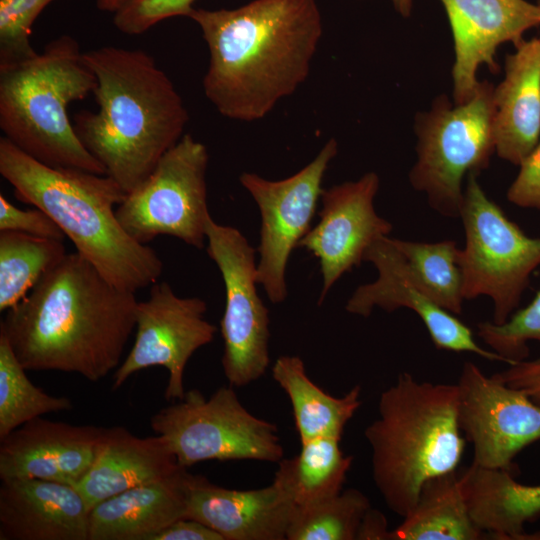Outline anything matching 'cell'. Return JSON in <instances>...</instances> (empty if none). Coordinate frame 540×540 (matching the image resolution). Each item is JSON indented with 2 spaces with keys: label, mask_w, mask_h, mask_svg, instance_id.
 <instances>
[{
  "label": "cell",
  "mask_w": 540,
  "mask_h": 540,
  "mask_svg": "<svg viewBox=\"0 0 540 540\" xmlns=\"http://www.w3.org/2000/svg\"><path fill=\"white\" fill-rule=\"evenodd\" d=\"M137 303L134 292L69 253L5 311L0 332L27 371L76 373L97 382L119 367Z\"/></svg>",
  "instance_id": "1"
},
{
  "label": "cell",
  "mask_w": 540,
  "mask_h": 540,
  "mask_svg": "<svg viewBox=\"0 0 540 540\" xmlns=\"http://www.w3.org/2000/svg\"><path fill=\"white\" fill-rule=\"evenodd\" d=\"M209 49L207 99L224 117L264 118L309 76L323 33L316 0H253L236 9L192 8Z\"/></svg>",
  "instance_id": "2"
},
{
  "label": "cell",
  "mask_w": 540,
  "mask_h": 540,
  "mask_svg": "<svg viewBox=\"0 0 540 540\" xmlns=\"http://www.w3.org/2000/svg\"><path fill=\"white\" fill-rule=\"evenodd\" d=\"M83 56L96 77L98 111L79 112L75 131L105 175L129 193L183 137L188 111L147 52L103 46Z\"/></svg>",
  "instance_id": "3"
},
{
  "label": "cell",
  "mask_w": 540,
  "mask_h": 540,
  "mask_svg": "<svg viewBox=\"0 0 540 540\" xmlns=\"http://www.w3.org/2000/svg\"><path fill=\"white\" fill-rule=\"evenodd\" d=\"M0 174L16 198L46 212L82 257L116 287L136 293L157 282L163 262L116 216L127 193L109 176L46 165L0 138Z\"/></svg>",
  "instance_id": "4"
},
{
  "label": "cell",
  "mask_w": 540,
  "mask_h": 540,
  "mask_svg": "<svg viewBox=\"0 0 540 540\" xmlns=\"http://www.w3.org/2000/svg\"><path fill=\"white\" fill-rule=\"evenodd\" d=\"M460 432L457 384L403 372L380 394L378 418L364 435L373 481L392 512L404 518L428 479L456 470L465 449Z\"/></svg>",
  "instance_id": "5"
},
{
  "label": "cell",
  "mask_w": 540,
  "mask_h": 540,
  "mask_svg": "<svg viewBox=\"0 0 540 540\" xmlns=\"http://www.w3.org/2000/svg\"><path fill=\"white\" fill-rule=\"evenodd\" d=\"M95 87L96 77L69 35L52 40L31 58L0 65L4 137L46 165L105 174L68 115L69 104L83 100Z\"/></svg>",
  "instance_id": "6"
},
{
  "label": "cell",
  "mask_w": 540,
  "mask_h": 540,
  "mask_svg": "<svg viewBox=\"0 0 540 540\" xmlns=\"http://www.w3.org/2000/svg\"><path fill=\"white\" fill-rule=\"evenodd\" d=\"M493 91L494 85L482 80L469 101L455 104L441 94L415 116L417 160L409 181L442 216L459 218L464 177L479 176L495 153Z\"/></svg>",
  "instance_id": "7"
},
{
  "label": "cell",
  "mask_w": 540,
  "mask_h": 540,
  "mask_svg": "<svg viewBox=\"0 0 540 540\" xmlns=\"http://www.w3.org/2000/svg\"><path fill=\"white\" fill-rule=\"evenodd\" d=\"M465 246L460 248L465 300L488 296L494 324H503L517 309L533 271L540 266V238L530 237L492 201L469 174L460 216Z\"/></svg>",
  "instance_id": "8"
},
{
  "label": "cell",
  "mask_w": 540,
  "mask_h": 540,
  "mask_svg": "<svg viewBox=\"0 0 540 540\" xmlns=\"http://www.w3.org/2000/svg\"><path fill=\"white\" fill-rule=\"evenodd\" d=\"M150 426L185 468L207 460L278 463L284 457L277 426L251 414L231 385L209 398L198 389L185 392L183 399L156 412Z\"/></svg>",
  "instance_id": "9"
},
{
  "label": "cell",
  "mask_w": 540,
  "mask_h": 540,
  "mask_svg": "<svg viewBox=\"0 0 540 540\" xmlns=\"http://www.w3.org/2000/svg\"><path fill=\"white\" fill-rule=\"evenodd\" d=\"M208 161L206 146L184 134L117 206V219L128 235L141 244L168 235L202 249L211 216L207 205Z\"/></svg>",
  "instance_id": "10"
},
{
  "label": "cell",
  "mask_w": 540,
  "mask_h": 540,
  "mask_svg": "<svg viewBox=\"0 0 540 540\" xmlns=\"http://www.w3.org/2000/svg\"><path fill=\"white\" fill-rule=\"evenodd\" d=\"M206 240L207 253L225 285L220 320L223 372L231 386H246L262 377L270 363V319L256 288V250L238 229L218 224L211 216L206 222Z\"/></svg>",
  "instance_id": "11"
},
{
  "label": "cell",
  "mask_w": 540,
  "mask_h": 540,
  "mask_svg": "<svg viewBox=\"0 0 540 540\" xmlns=\"http://www.w3.org/2000/svg\"><path fill=\"white\" fill-rule=\"evenodd\" d=\"M337 152V141L332 138L309 164L288 178L272 181L255 173L240 175V183L255 200L261 216L257 283L274 304L287 297L289 257L311 229L323 177Z\"/></svg>",
  "instance_id": "12"
},
{
  "label": "cell",
  "mask_w": 540,
  "mask_h": 540,
  "mask_svg": "<svg viewBox=\"0 0 540 540\" xmlns=\"http://www.w3.org/2000/svg\"><path fill=\"white\" fill-rule=\"evenodd\" d=\"M206 311L203 299L180 297L165 281L153 283L149 297L137 303L135 341L114 372L112 389L137 371L162 366L169 373L165 399H183L186 364L217 333V327L205 319Z\"/></svg>",
  "instance_id": "13"
},
{
  "label": "cell",
  "mask_w": 540,
  "mask_h": 540,
  "mask_svg": "<svg viewBox=\"0 0 540 540\" xmlns=\"http://www.w3.org/2000/svg\"><path fill=\"white\" fill-rule=\"evenodd\" d=\"M457 387L458 423L473 444L472 463L511 471L516 455L540 440V404L472 362L463 364Z\"/></svg>",
  "instance_id": "14"
},
{
  "label": "cell",
  "mask_w": 540,
  "mask_h": 540,
  "mask_svg": "<svg viewBox=\"0 0 540 540\" xmlns=\"http://www.w3.org/2000/svg\"><path fill=\"white\" fill-rule=\"evenodd\" d=\"M379 184L378 175L368 172L322 191L319 222L298 244L319 261L323 285L318 304L344 273L364 261L371 244L391 233L392 224L374 208Z\"/></svg>",
  "instance_id": "15"
},
{
  "label": "cell",
  "mask_w": 540,
  "mask_h": 540,
  "mask_svg": "<svg viewBox=\"0 0 540 540\" xmlns=\"http://www.w3.org/2000/svg\"><path fill=\"white\" fill-rule=\"evenodd\" d=\"M364 261L374 265L378 277L356 288L345 306L348 313L368 317L376 307L386 312L408 308L422 320L437 349L474 353L509 365L496 352L482 348L467 325L426 293L391 237H381L371 244L364 254Z\"/></svg>",
  "instance_id": "16"
},
{
  "label": "cell",
  "mask_w": 540,
  "mask_h": 540,
  "mask_svg": "<svg viewBox=\"0 0 540 540\" xmlns=\"http://www.w3.org/2000/svg\"><path fill=\"white\" fill-rule=\"evenodd\" d=\"M452 31L453 102L463 104L475 94L477 71L485 65L500 71L496 53L504 43L515 47L524 34L540 25L538 4L526 0H440Z\"/></svg>",
  "instance_id": "17"
},
{
  "label": "cell",
  "mask_w": 540,
  "mask_h": 540,
  "mask_svg": "<svg viewBox=\"0 0 540 540\" xmlns=\"http://www.w3.org/2000/svg\"><path fill=\"white\" fill-rule=\"evenodd\" d=\"M108 428L37 417L0 439V479H42L76 486L91 468Z\"/></svg>",
  "instance_id": "18"
},
{
  "label": "cell",
  "mask_w": 540,
  "mask_h": 540,
  "mask_svg": "<svg viewBox=\"0 0 540 540\" xmlns=\"http://www.w3.org/2000/svg\"><path fill=\"white\" fill-rule=\"evenodd\" d=\"M293 503L272 482L250 490L231 489L191 475L186 518L202 522L223 540H286Z\"/></svg>",
  "instance_id": "19"
},
{
  "label": "cell",
  "mask_w": 540,
  "mask_h": 540,
  "mask_svg": "<svg viewBox=\"0 0 540 540\" xmlns=\"http://www.w3.org/2000/svg\"><path fill=\"white\" fill-rule=\"evenodd\" d=\"M90 511L72 485L2 479L0 540H88Z\"/></svg>",
  "instance_id": "20"
},
{
  "label": "cell",
  "mask_w": 540,
  "mask_h": 540,
  "mask_svg": "<svg viewBox=\"0 0 540 540\" xmlns=\"http://www.w3.org/2000/svg\"><path fill=\"white\" fill-rule=\"evenodd\" d=\"M504 79L493 91L497 156L520 166L540 140V39L523 40L507 54Z\"/></svg>",
  "instance_id": "21"
},
{
  "label": "cell",
  "mask_w": 540,
  "mask_h": 540,
  "mask_svg": "<svg viewBox=\"0 0 540 540\" xmlns=\"http://www.w3.org/2000/svg\"><path fill=\"white\" fill-rule=\"evenodd\" d=\"M180 467L164 478L110 497L90 511L88 540H149L171 523L186 518L191 478Z\"/></svg>",
  "instance_id": "22"
},
{
  "label": "cell",
  "mask_w": 540,
  "mask_h": 540,
  "mask_svg": "<svg viewBox=\"0 0 540 540\" xmlns=\"http://www.w3.org/2000/svg\"><path fill=\"white\" fill-rule=\"evenodd\" d=\"M180 467L164 436L138 437L114 426L108 428L91 468L75 488L91 510L110 497L169 476Z\"/></svg>",
  "instance_id": "23"
},
{
  "label": "cell",
  "mask_w": 540,
  "mask_h": 540,
  "mask_svg": "<svg viewBox=\"0 0 540 540\" xmlns=\"http://www.w3.org/2000/svg\"><path fill=\"white\" fill-rule=\"evenodd\" d=\"M471 518L492 539H540L524 524L540 514V485L515 481L511 472L471 464L459 475Z\"/></svg>",
  "instance_id": "24"
},
{
  "label": "cell",
  "mask_w": 540,
  "mask_h": 540,
  "mask_svg": "<svg viewBox=\"0 0 540 540\" xmlns=\"http://www.w3.org/2000/svg\"><path fill=\"white\" fill-rule=\"evenodd\" d=\"M272 377L287 394L300 442L319 437L342 438L344 428L361 406V387L355 385L343 397H334L307 375L298 356H280Z\"/></svg>",
  "instance_id": "25"
},
{
  "label": "cell",
  "mask_w": 540,
  "mask_h": 540,
  "mask_svg": "<svg viewBox=\"0 0 540 540\" xmlns=\"http://www.w3.org/2000/svg\"><path fill=\"white\" fill-rule=\"evenodd\" d=\"M488 536L471 518L454 470L422 485L416 506L391 530L390 540H481Z\"/></svg>",
  "instance_id": "26"
},
{
  "label": "cell",
  "mask_w": 540,
  "mask_h": 540,
  "mask_svg": "<svg viewBox=\"0 0 540 540\" xmlns=\"http://www.w3.org/2000/svg\"><path fill=\"white\" fill-rule=\"evenodd\" d=\"M341 439L319 437L301 443L300 452L278 462L273 482L293 503L305 507L339 494L353 456L340 448Z\"/></svg>",
  "instance_id": "27"
},
{
  "label": "cell",
  "mask_w": 540,
  "mask_h": 540,
  "mask_svg": "<svg viewBox=\"0 0 540 540\" xmlns=\"http://www.w3.org/2000/svg\"><path fill=\"white\" fill-rule=\"evenodd\" d=\"M66 254L61 240L0 231V311L20 302Z\"/></svg>",
  "instance_id": "28"
},
{
  "label": "cell",
  "mask_w": 540,
  "mask_h": 540,
  "mask_svg": "<svg viewBox=\"0 0 540 540\" xmlns=\"http://www.w3.org/2000/svg\"><path fill=\"white\" fill-rule=\"evenodd\" d=\"M392 241L426 293L448 312L462 314L465 298L457 242L427 243L398 238Z\"/></svg>",
  "instance_id": "29"
},
{
  "label": "cell",
  "mask_w": 540,
  "mask_h": 540,
  "mask_svg": "<svg viewBox=\"0 0 540 540\" xmlns=\"http://www.w3.org/2000/svg\"><path fill=\"white\" fill-rule=\"evenodd\" d=\"M26 371L0 332V439L44 414L73 408L69 398L49 395L34 385Z\"/></svg>",
  "instance_id": "30"
},
{
  "label": "cell",
  "mask_w": 540,
  "mask_h": 540,
  "mask_svg": "<svg viewBox=\"0 0 540 540\" xmlns=\"http://www.w3.org/2000/svg\"><path fill=\"white\" fill-rule=\"evenodd\" d=\"M368 497L351 488L305 506L294 507L286 540H356Z\"/></svg>",
  "instance_id": "31"
},
{
  "label": "cell",
  "mask_w": 540,
  "mask_h": 540,
  "mask_svg": "<svg viewBox=\"0 0 540 540\" xmlns=\"http://www.w3.org/2000/svg\"><path fill=\"white\" fill-rule=\"evenodd\" d=\"M477 335L509 365L524 360L529 354L527 343H540V290L526 307L514 312L503 324L478 323Z\"/></svg>",
  "instance_id": "32"
},
{
  "label": "cell",
  "mask_w": 540,
  "mask_h": 540,
  "mask_svg": "<svg viewBox=\"0 0 540 540\" xmlns=\"http://www.w3.org/2000/svg\"><path fill=\"white\" fill-rule=\"evenodd\" d=\"M53 0H0V65L33 57L31 28L41 11Z\"/></svg>",
  "instance_id": "33"
},
{
  "label": "cell",
  "mask_w": 540,
  "mask_h": 540,
  "mask_svg": "<svg viewBox=\"0 0 540 540\" xmlns=\"http://www.w3.org/2000/svg\"><path fill=\"white\" fill-rule=\"evenodd\" d=\"M195 0H128L114 15L118 30L128 35L144 33L158 22L188 16Z\"/></svg>",
  "instance_id": "34"
},
{
  "label": "cell",
  "mask_w": 540,
  "mask_h": 540,
  "mask_svg": "<svg viewBox=\"0 0 540 540\" xmlns=\"http://www.w3.org/2000/svg\"><path fill=\"white\" fill-rule=\"evenodd\" d=\"M16 231L63 241L66 237L58 224L43 210L20 209L0 194V231Z\"/></svg>",
  "instance_id": "35"
},
{
  "label": "cell",
  "mask_w": 540,
  "mask_h": 540,
  "mask_svg": "<svg viewBox=\"0 0 540 540\" xmlns=\"http://www.w3.org/2000/svg\"><path fill=\"white\" fill-rule=\"evenodd\" d=\"M519 167L507 199L518 207L540 210V140Z\"/></svg>",
  "instance_id": "36"
},
{
  "label": "cell",
  "mask_w": 540,
  "mask_h": 540,
  "mask_svg": "<svg viewBox=\"0 0 540 540\" xmlns=\"http://www.w3.org/2000/svg\"><path fill=\"white\" fill-rule=\"evenodd\" d=\"M502 383L526 393L540 404V358L520 360L509 368L492 375Z\"/></svg>",
  "instance_id": "37"
},
{
  "label": "cell",
  "mask_w": 540,
  "mask_h": 540,
  "mask_svg": "<svg viewBox=\"0 0 540 540\" xmlns=\"http://www.w3.org/2000/svg\"><path fill=\"white\" fill-rule=\"evenodd\" d=\"M149 540H223V537L200 521L181 518L154 534Z\"/></svg>",
  "instance_id": "38"
},
{
  "label": "cell",
  "mask_w": 540,
  "mask_h": 540,
  "mask_svg": "<svg viewBox=\"0 0 540 540\" xmlns=\"http://www.w3.org/2000/svg\"><path fill=\"white\" fill-rule=\"evenodd\" d=\"M390 534L385 515L370 507L361 520L356 540H390Z\"/></svg>",
  "instance_id": "39"
},
{
  "label": "cell",
  "mask_w": 540,
  "mask_h": 540,
  "mask_svg": "<svg viewBox=\"0 0 540 540\" xmlns=\"http://www.w3.org/2000/svg\"><path fill=\"white\" fill-rule=\"evenodd\" d=\"M394 9L404 18L411 15L414 0H391Z\"/></svg>",
  "instance_id": "40"
},
{
  "label": "cell",
  "mask_w": 540,
  "mask_h": 540,
  "mask_svg": "<svg viewBox=\"0 0 540 540\" xmlns=\"http://www.w3.org/2000/svg\"><path fill=\"white\" fill-rule=\"evenodd\" d=\"M128 0H97V6L100 10L108 12H116Z\"/></svg>",
  "instance_id": "41"
},
{
  "label": "cell",
  "mask_w": 540,
  "mask_h": 540,
  "mask_svg": "<svg viewBox=\"0 0 540 540\" xmlns=\"http://www.w3.org/2000/svg\"><path fill=\"white\" fill-rule=\"evenodd\" d=\"M537 4H538V6L540 8V0H538ZM539 27H540V25H539ZM539 39H540V36H539Z\"/></svg>",
  "instance_id": "42"
}]
</instances>
